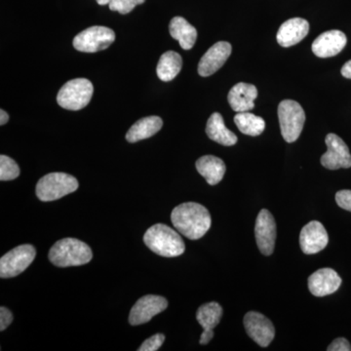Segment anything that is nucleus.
Instances as JSON below:
<instances>
[{
	"label": "nucleus",
	"instance_id": "obj_1",
	"mask_svg": "<svg viewBox=\"0 0 351 351\" xmlns=\"http://www.w3.org/2000/svg\"><path fill=\"white\" fill-rule=\"evenodd\" d=\"M171 221L178 232L191 240L204 237L212 223L209 211L195 202L182 203L175 207L171 214Z\"/></svg>",
	"mask_w": 351,
	"mask_h": 351
},
{
	"label": "nucleus",
	"instance_id": "obj_2",
	"mask_svg": "<svg viewBox=\"0 0 351 351\" xmlns=\"http://www.w3.org/2000/svg\"><path fill=\"white\" fill-rule=\"evenodd\" d=\"M144 242L154 253L161 257H178L186 250V245L178 230L163 223L149 228L145 233Z\"/></svg>",
	"mask_w": 351,
	"mask_h": 351
},
{
	"label": "nucleus",
	"instance_id": "obj_3",
	"mask_svg": "<svg viewBox=\"0 0 351 351\" xmlns=\"http://www.w3.org/2000/svg\"><path fill=\"white\" fill-rule=\"evenodd\" d=\"M93 258L91 248L75 239L59 240L49 252V260L59 267H80L86 265Z\"/></svg>",
	"mask_w": 351,
	"mask_h": 351
},
{
	"label": "nucleus",
	"instance_id": "obj_4",
	"mask_svg": "<svg viewBox=\"0 0 351 351\" xmlns=\"http://www.w3.org/2000/svg\"><path fill=\"white\" fill-rule=\"evenodd\" d=\"M80 186L73 176L66 173H50L44 176L36 184V195L43 202H49L75 193Z\"/></svg>",
	"mask_w": 351,
	"mask_h": 351
},
{
	"label": "nucleus",
	"instance_id": "obj_5",
	"mask_svg": "<svg viewBox=\"0 0 351 351\" xmlns=\"http://www.w3.org/2000/svg\"><path fill=\"white\" fill-rule=\"evenodd\" d=\"M94 93L92 82L86 78L69 80L60 90L57 101L60 107L69 110H80L86 107Z\"/></svg>",
	"mask_w": 351,
	"mask_h": 351
},
{
	"label": "nucleus",
	"instance_id": "obj_6",
	"mask_svg": "<svg viewBox=\"0 0 351 351\" xmlns=\"http://www.w3.org/2000/svg\"><path fill=\"white\" fill-rule=\"evenodd\" d=\"M278 119L281 134L287 143L299 138L306 121V113L298 101L284 100L278 106Z\"/></svg>",
	"mask_w": 351,
	"mask_h": 351
},
{
	"label": "nucleus",
	"instance_id": "obj_7",
	"mask_svg": "<svg viewBox=\"0 0 351 351\" xmlns=\"http://www.w3.org/2000/svg\"><path fill=\"white\" fill-rule=\"evenodd\" d=\"M36 251L32 245L24 244L6 253L0 260V277L12 278L19 276L36 258Z\"/></svg>",
	"mask_w": 351,
	"mask_h": 351
},
{
	"label": "nucleus",
	"instance_id": "obj_8",
	"mask_svg": "<svg viewBox=\"0 0 351 351\" xmlns=\"http://www.w3.org/2000/svg\"><path fill=\"white\" fill-rule=\"evenodd\" d=\"M115 40L112 29L94 25L80 32L73 39V47L80 52L95 53L107 49Z\"/></svg>",
	"mask_w": 351,
	"mask_h": 351
},
{
	"label": "nucleus",
	"instance_id": "obj_9",
	"mask_svg": "<svg viewBox=\"0 0 351 351\" xmlns=\"http://www.w3.org/2000/svg\"><path fill=\"white\" fill-rule=\"evenodd\" d=\"M327 152L321 157L323 167L329 170H338L341 168L351 167V154L348 145L343 138L336 134H328L326 140Z\"/></svg>",
	"mask_w": 351,
	"mask_h": 351
},
{
	"label": "nucleus",
	"instance_id": "obj_10",
	"mask_svg": "<svg viewBox=\"0 0 351 351\" xmlns=\"http://www.w3.org/2000/svg\"><path fill=\"white\" fill-rule=\"evenodd\" d=\"M168 306V301L161 295H147L141 298L132 307L129 322L132 326L145 324Z\"/></svg>",
	"mask_w": 351,
	"mask_h": 351
},
{
	"label": "nucleus",
	"instance_id": "obj_11",
	"mask_svg": "<svg viewBox=\"0 0 351 351\" xmlns=\"http://www.w3.org/2000/svg\"><path fill=\"white\" fill-rule=\"evenodd\" d=\"M244 327L248 336L262 348L269 346L276 336L271 321L256 311H250L244 316Z\"/></svg>",
	"mask_w": 351,
	"mask_h": 351
},
{
	"label": "nucleus",
	"instance_id": "obj_12",
	"mask_svg": "<svg viewBox=\"0 0 351 351\" xmlns=\"http://www.w3.org/2000/svg\"><path fill=\"white\" fill-rule=\"evenodd\" d=\"M276 234V223L274 216L269 210H261L256 219L255 237L263 255L270 256L274 253Z\"/></svg>",
	"mask_w": 351,
	"mask_h": 351
},
{
	"label": "nucleus",
	"instance_id": "obj_13",
	"mask_svg": "<svg viewBox=\"0 0 351 351\" xmlns=\"http://www.w3.org/2000/svg\"><path fill=\"white\" fill-rule=\"evenodd\" d=\"M329 242L327 230L318 221H313L302 228L300 234L302 251L306 255L319 253L326 248Z\"/></svg>",
	"mask_w": 351,
	"mask_h": 351
},
{
	"label": "nucleus",
	"instance_id": "obj_14",
	"mask_svg": "<svg viewBox=\"0 0 351 351\" xmlns=\"http://www.w3.org/2000/svg\"><path fill=\"white\" fill-rule=\"evenodd\" d=\"M232 45L226 41H219L210 48L201 58L198 73L203 77L214 75L228 61L232 54Z\"/></svg>",
	"mask_w": 351,
	"mask_h": 351
},
{
	"label": "nucleus",
	"instance_id": "obj_15",
	"mask_svg": "<svg viewBox=\"0 0 351 351\" xmlns=\"http://www.w3.org/2000/svg\"><path fill=\"white\" fill-rule=\"evenodd\" d=\"M348 39L343 32L332 29L321 34L313 41V52L319 58H330L336 56L346 47Z\"/></svg>",
	"mask_w": 351,
	"mask_h": 351
},
{
	"label": "nucleus",
	"instance_id": "obj_16",
	"mask_svg": "<svg viewBox=\"0 0 351 351\" xmlns=\"http://www.w3.org/2000/svg\"><path fill=\"white\" fill-rule=\"evenodd\" d=\"M341 278L332 269H321L308 277V289L315 297H325L341 287Z\"/></svg>",
	"mask_w": 351,
	"mask_h": 351
},
{
	"label": "nucleus",
	"instance_id": "obj_17",
	"mask_svg": "<svg viewBox=\"0 0 351 351\" xmlns=\"http://www.w3.org/2000/svg\"><path fill=\"white\" fill-rule=\"evenodd\" d=\"M309 32V24L302 18H293L286 21L279 27L277 32V41L279 45L288 48L301 43Z\"/></svg>",
	"mask_w": 351,
	"mask_h": 351
},
{
	"label": "nucleus",
	"instance_id": "obj_18",
	"mask_svg": "<svg viewBox=\"0 0 351 351\" xmlns=\"http://www.w3.org/2000/svg\"><path fill=\"white\" fill-rule=\"evenodd\" d=\"M258 90L249 83L240 82L234 85L228 93V100L230 107L237 112H249L255 108Z\"/></svg>",
	"mask_w": 351,
	"mask_h": 351
},
{
	"label": "nucleus",
	"instance_id": "obj_19",
	"mask_svg": "<svg viewBox=\"0 0 351 351\" xmlns=\"http://www.w3.org/2000/svg\"><path fill=\"white\" fill-rule=\"evenodd\" d=\"M196 169L210 186H216L226 174V164L219 157L205 156L196 161Z\"/></svg>",
	"mask_w": 351,
	"mask_h": 351
},
{
	"label": "nucleus",
	"instance_id": "obj_20",
	"mask_svg": "<svg viewBox=\"0 0 351 351\" xmlns=\"http://www.w3.org/2000/svg\"><path fill=\"white\" fill-rule=\"evenodd\" d=\"M206 134L212 141L226 147L234 145L237 143V136L226 128L223 117L219 112L213 113L208 119Z\"/></svg>",
	"mask_w": 351,
	"mask_h": 351
},
{
	"label": "nucleus",
	"instance_id": "obj_21",
	"mask_svg": "<svg viewBox=\"0 0 351 351\" xmlns=\"http://www.w3.org/2000/svg\"><path fill=\"white\" fill-rule=\"evenodd\" d=\"M169 31L171 36L179 41L182 49L189 50L195 46L197 31L184 18H173L170 22Z\"/></svg>",
	"mask_w": 351,
	"mask_h": 351
},
{
	"label": "nucleus",
	"instance_id": "obj_22",
	"mask_svg": "<svg viewBox=\"0 0 351 351\" xmlns=\"http://www.w3.org/2000/svg\"><path fill=\"white\" fill-rule=\"evenodd\" d=\"M163 121L158 117H147L138 120L129 129L126 134V140L129 143H137L138 141L149 138L156 135L162 128Z\"/></svg>",
	"mask_w": 351,
	"mask_h": 351
},
{
	"label": "nucleus",
	"instance_id": "obj_23",
	"mask_svg": "<svg viewBox=\"0 0 351 351\" xmlns=\"http://www.w3.org/2000/svg\"><path fill=\"white\" fill-rule=\"evenodd\" d=\"M182 66V59L179 53L168 51L164 53L157 64L156 73L159 80L164 82H171L179 75Z\"/></svg>",
	"mask_w": 351,
	"mask_h": 351
},
{
	"label": "nucleus",
	"instance_id": "obj_24",
	"mask_svg": "<svg viewBox=\"0 0 351 351\" xmlns=\"http://www.w3.org/2000/svg\"><path fill=\"white\" fill-rule=\"evenodd\" d=\"M234 122L241 133L252 137L261 135L265 128V122L262 117L248 112H237L234 117Z\"/></svg>",
	"mask_w": 351,
	"mask_h": 351
},
{
	"label": "nucleus",
	"instance_id": "obj_25",
	"mask_svg": "<svg viewBox=\"0 0 351 351\" xmlns=\"http://www.w3.org/2000/svg\"><path fill=\"white\" fill-rule=\"evenodd\" d=\"M223 316V307L218 302H212L203 304L198 308L196 319L204 330H213L218 326Z\"/></svg>",
	"mask_w": 351,
	"mask_h": 351
},
{
	"label": "nucleus",
	"instance_id": "obj_26",
	"mask_svg": "<svg viewBox=\"0 0 351 351\" xmlns=\"http://www.w3.org/2000/svg\"><path fill=\"white\" fill-rule=\"evenodd\" d=\"M20 176V167L15 160L10 157L0 156V180L4 181H12Z\"/></svg>",
	"mask_w": 351,
	"mask_h": 351
},
{
	"label": "nucleus",
	"instance_id": "obj_27",
	"mask_svg": "<svg viewBox=\"0 0 351 351\" xmlns=\"http://www.w3.org/2000/svg\"><path fill=\"white\" fill-rule=\"evenodd\" d=\"M145 0H112L108 7L110 10L117 11L122 15L130 13L136 6L145 3Z\"/></svg>",
	"mask_w": 351,
	"mask_h": 351
},
{
	"label": "nucleus",
	"instance_id": "obj_28",
	"mask_svg": "<svg viewBox=\"0 0 351 351\" xmlns=\"http://www.w3.org/2000/svg\"><path fill=\"white\" fill-rule=\"evenodd\" d=\"M165 341V336L163 334H156L151 338L147 339L142 343L138 351H156L161 348Z\"/></svg>",
	"mask_w": 351,
	"mask_h": 351
},
{
	"label": "nucleus",
	"instance_id": "obj_29",
	"mask_svg": "<svg viewBox=\"0 0 351 351\" xmlns=\"http://www.w3.org/2000/svg\"><path fill=\"white\" fill-rule=\"evenodd\" d=\"M336 202L341 209L351 212V191L343 189L338 191L336 195Z\"/></svg>",
	"mask_w": 351,
	"mask_h": 351
},
{
	"label": "nucleus",
	"instance_id": "obj_30",
	"mask_svg": "<svg viewBox=\"0 0 351 351\" xmlns=\"http://www.w3.org/2000/svg\"><path fill=\"white\" fill-rule=\"evenodd\" d=\"M13 314L6 307H0V330L4 331V330L8 328L9 325L12 323Z\"/></svg>",
	"mask_w": 351,
	"mask_h": 351
},
{
	"label": "nucleus",
	"instance_id": "obj_31",
	"mask_svg": "<svg viewBox=\"0 0 351 351\" xmlns=\"http://www.w3.org/2000/svg\"><path fill=\"white\" fill-rule=\"evenodd\" d=\"M328 351H351L350 343L345 338H338L328 346Z\"/></svg>",
	"mask_w": 351,
	"mask_h": 351
},
{
	"label": "nucleus",
	"instance_id": "obj_32",
	"mask_svg": "<svg viewBox=\"0 0 351 351\" xmlns=\"http://www.w3.org/2000/svg\"><path fill=\"white\" fill-rule=\"evenodd\" d=\"M214 338L213 330H204L200 337V345H208Z\"/></svg>",
	"mask_w": 351,
	"mask_h": 351
},
{
	"label": "nucleus",
	"instance_id": "obj_33",
	"mask_svg": "<svg viewBox=\"0 0 351 351\" xmlns=\"http://www.w3.org/2000/svg\"><path fill=\"white\" fill-rule=\"evenodd\" d=\"M341 75L343 77L351 80V60L348 63L343 64V69H341Z\"/></svg>",
	"mask_w": 351,
	"mask_h": 351
},
{
	"label": "nucleus",
	"instance_id": "obj_34",
	"mask_svg": "<svg viewBox=\"0 0 351 351\" xmlns=\"http://www.w3.org/2000/svg\"><path fill=\"white\" fill-rule=\"evenodd\" d=\"M9 115L3 110H0V125H4L8 122Z\"/></svg>",
	"mask_w": 351,
	"mask_h": 351
},
{
	"label": "nucleus",
	"instance_id": "obj_35",
	"mask_svg": "<svg viewBox=\"0 0 351 351\" xmlns=\"http://www.w3.org/2000/svg\"><path fill=\"white\" fill-rule=\"evenodd\" d=\"M99 5H108L112 0H96Z\"/></svg>",
	"mask_w": 351,
	"mask_h": 351
}]
</instances>
